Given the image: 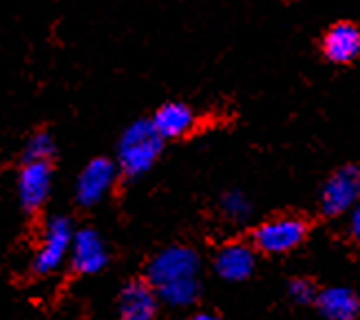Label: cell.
<instances>
[{"instance_id": "obj_1", "label": "cell", "mask_w": 360, "mask_h": 320, "mask_svg": "<svg viewBox=\"0 0 360 320\" xmlns=\"http://www.w3.org/2000/svg\"><path fill=\"white\" fill-rule=\"evenodd\" d=\"M201 261L193 248L170 245L158 252L146 265V283L160 302L170 307H188L201 292Z\"/></svg>"}, {"instance_id": "obj_2", "label": "cell", "mask_w": 360, "mask_h": 320, "mask_svg": "<svg viewBox=\"0 0 360 320\" xmlns=\"http://www.w3.org/2000/svg\"><path fill=\"white\" fill-rule=\"evenodd\" d=\"M164 151V139L155 133L150 120H137L122 133L117 143L120 172L127 179H137L146 174Z\"/></svg>"}, {"instance_id": "obj_3", "label": "cell", "mask_w": 360, "mask_h": 320, "mask_svg": "<svg viewBox=\"0 0 360 320\" xmlns=\"http://www.w3.org/2000/svg\"><path fill=\"white\" fill-rule=\"evenodd\" d=\"M73 226L67 217H51L44 223V230L40 236V243L36 250L34 261H31V269L38 276H46L56 271L62 261L67 259V254L71 250V241H73Z\"/></svg>"}, {"instance_id": "obj_4", "label": "cell", "mask_w": 360, "mask_h": 320, "mask_svg": "<svg viewBox=\"0 0 360 320\" xmlns=\"http://www.w3.org/2000/svg\"><path fill=\"white\" fill-rule=\"evenodd\" d=\"M307 223L301 217H276L263 221L252 232V245L265 254H285L303 243Z\"/></svg>"}, {"instance_id": "obj_5", "label": "cell", "mask_w": 360, "mask_h": 320, "mask_svg": "<svg viewBox=\"0 0 360 320\" xmlns=\"http://www.w3.org/2000/svg\"><path fill=\"white\" fill-rule=\"evenodd\" d=\"M360 199V166H342L338 168L330 179H327L321 207L327 217H338L342 212L352 210Z\"/></svg>"}, {"instance_id": "obj_6", "label": "cell", "mask_w": 360, "mask_h": 320, "mask_svg": "<svg viewBox=\"0 0 360 320\" xmlns=\"http://www.w3.org/2000/svg\"><path fill=\"white\" fill-rule=\"evenodd\" d=\"M117 166L106 157H96L84 166V170L77 174L75 181V199L82 207L98 205L106 192L115 184Z\"/></svg>"}, {"instance_id": "obj_7", "label": "cell", "mask_w": 360, "mask_h": 320, "mask_svg": "<svg viewBox=\"0 0 360 320\" xmlns=\"http://www.w3.org/2000/svg\"><path fill=\"white\" fill-rule=\"evenodd\" d=\"M53 166L49 162H25L18 172V201L25 212H38L51 192Z\"/></svg>"}, {"instance_id": "obj_8", "label": "cell", "mask_w": 360, "mask_h": 320, "mask_svg": "<svg viewBox=\"0 0 360 320\" xmlns=\"http://www.w3.org/2000/svg\"><path fill=\"white\" fill-rule=\"evenodd\" d=\"M69 256H71V269L80 276L98 274L108 263L104 238L93 228H82L73 232Z\"/></svg>"}, {"instance_id": "obj_9", "label": "cell", "mask_w": 360, "mask_h": 320, "mask_svg": "<svg viewBox=\"0 0 360 320\" xmlns=\"http://www.w3.org/2000/svg\"><path fill=\"white\" fill-rule=\"evenodd\" d=\"M160 300L144 279H133L122 287L117 298V320H153Z\"/></svg>"}, {"instance_id": "obj_10", "label": "cell", "mask_w": 360, "mask_h": 320, "mask_svg": "<svg viewBox=\"0 0 360 320\" xmlns=\"http://www.w3.org/2000/svg\"><path fill=\"white\" fill-rule=\"evenodd\" d=\"M257 267V256L255 248L248 243H226L214 256V271L224 281L239 283L252 276V271Z\"/></svg>"}, {"instance_id": "obj_11", "label": "cell", "mask_w": 360, "mask_h": 320, "mask_svg": "<svg viewBox=\"0 0 360 320\" xmlns=\"http://www.w3.org/2000/svg\"><path fill=\"white\" fill-rule=\"evenodd\" d=\"M150 124L164 141L166 139H181L195 131V110L184 102H166L162 104L155 115L150 117Z\"/></svg>"}, {"instance_id": "obj_12", "label": "cell", "mask_w": 360, "mask_h": 320, "mask_svg": "<svg viewBox=\"0 0 360 320\" xmlns=\"http://www.w3.org/2000/svg\"><path fill=\"white\" fill-rule=\"evenodd\" d=\"M323 53L334 64H347L360 56V29L354 23L334 25L323 38Z\"/></svg>"}, {"instance_id": "obj_13", "label": "cell", "mask_w": 360, "mask_h": 320, "mask_svg": "<svg viewBox=\"0 0 360 320\" xmlns=\"http://www.w3.org/2000/svg\"><path fill=\"white\" fill-rule=\"evenodd\" d=\"M314 302L327 320H356L360 316V298L349 287H327Z\"/></svg>"}, {"instance_id": "obj_14", "label": "cell", "mask_w": 360, "mask_h": 320, "mask_svg": "<svg viewBox=\"0 0 360 320\" xmlns=\"http://www.w3.org/2000/svg\"><path fill=\"white\" fill-rule=\"evenodd\" d=\"M56 155V141L51 137V133L46 131H38L34 133L27 143H25V151H22V164L25 162H49Z\"/></svg>"}, {"instance_id": "obj_15", "label": "cell", "mask_w": 360, "mask_h": 320, "mask_svg": "<svg viewBox=\"0 0 360 320\" xmlns=\"http://www.w3.org/2000/svg\"><path fill=\"white\" fill-rule=\"evenodd\" d=\"M219 203H221V212L230 221L241 223L252 215V203H250V199L243 195L241 190H228Z\"/></svg>"}, {"instance_id": "obj_16", "label": "cell", "mask_w": 360, "mask_h": 320, "mask_svg": "<svg viewBox=\"0 0 360 320\" xmlns=\"http://www.w3.org/2000/svg\"><path fill=\"white\" fill-rule=\"evenodd\" d=\"M288 292H290V298L294 302H299V305H309V302H314L319 296L314 281H309V279H292L288 285Z\"/></svg>"}, {"instance_id": "obj_17", "label": "cell", "mask_w": 360, "mask_h": 320, "mask_svg": "<svg viewBox=\"0 0 360 320\" xmlns=\"http://www.w3.org/2000/svg\"><path fill=\"white\" fill-rule=\"evenodd\" d=\"M349 230H352V236L356 241H360V203L354 205L352 210V217H349Z\"/></svg>"}, {"instance_id": "obj_18", "label": "cell", "mask_w": 360, "mask_h": 320, "mask_svg": "<svg viewBox=\"0 0 360 320\" xmlns=\"http://www.w3.org/2000/svg\"><path fill=\"white\" fill-rule=\"evenodd\" d=\"M188 320H224L221 316H217V314H208V312H199L195 316H191Z\"/></svg>"}]
</instances>
